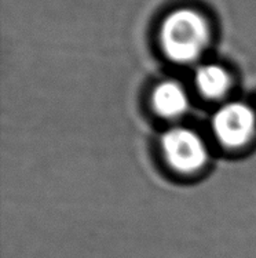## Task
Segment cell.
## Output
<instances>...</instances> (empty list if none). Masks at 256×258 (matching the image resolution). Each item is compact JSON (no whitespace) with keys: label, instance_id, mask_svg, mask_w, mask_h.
Listing matches in <instances>:
<instances>
[{"label":"cell","instance_id":"cell-1","mask_svg":"<svg viewBox=\"0 0 256 258\" xmlns=\"http://www.w3.org/2000/svg\"><path fill=\"white\" fill-rule=\"evenodd\" d=\"M160 42L164 53L174 62H192L201 55L208 44V24L197 11L179 9L162 22Z\"/></svg>","mask_w":256,"mask_h":258},{"label":"cell","instance_id":"cell-2","mask_svg":"<svg viewBox=\"0 0 256 258\" xmlns=\"http://www.w3.org/2000/svg\"><path fill=\"white\" fill-rule=\"evenodd\" d=\"M161 147L168 163L182 173L200 170L207 162V148L196 133L177 127L164 134Z\"/></svg>","mask_w":256,"mask_h":258},{"label":"cell","instance_id":"cell-3","mask_svg":"<svg viewBox=\"0 0 256 258\" xmlns=\"http://www.w3.org/2000/svg\"><path fill=\"white\" fill-rule=\"evenodd\" d=\"M212 126L218 140L226 147H242L255 134L256 116L248 105L231 102L215 113Z\"/></svg>","mask_w":256,"mask_h":258},{"label":"cell","instance_id":"cell-4","mask_svg":"<svg viewBox=\"0 0 256 258\" xmlns=\"http://www.w3.org/2000/svg\"><path fill=\"white\" fill-rule=\"evenodd\" d=\"M153 106L161 116L177 117L188 109V95L178 83L164 82L153 91Z\"/></svg>","mask_w":256,"mask_h":258},{"label":"cell","instance_id":"cell-5","mask_svg":"<svg viewBox=\"0 0 256 258\" xmlns=\"http://www.w3.org/2000/svg\"><path fill=\"white\" fill-rule=\"evenodd\" d=\"M196 85L205 97L219 98L230 87V78L222 67L208 63L197 69Z\"/></svg>","mask_w":256,"mask_h":258}]
</instances>
